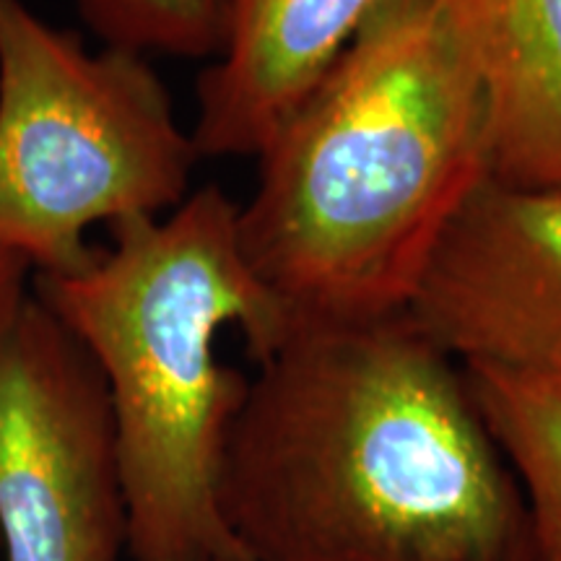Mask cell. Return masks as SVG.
Instances as JSON below:
<instances>
[{"label": "cell", "mask_w": 561, "mask_h": 561, "mask_svg": "<svg viewBox=\"0 0 561 561\" xmlns=\"http://www.w3.org/2000/svg\"><path fill=\"white\" fill-rule=\"evenodd\" d=\"M30 265L0 250V333L30 297Z\"/></svg>", "instance_id": "8fae6325"}, {"label": "cell", "mask_w": 561, "mask_h": 561, "mask_svg": "<svg viewBox=\"0 0 561 561\" xmlns=\"http://www.w3.org/2000/svg\"><path fill=\"white\" fill-rule=\"evenodd\" d=\"M244 255L299 325L409 310L489 178L486 107L453 0H398L257 153Z\"/></svg>", "instance_id": "7a4b0ae2"}, {"label": "cell", "mask_w": 561, "mask_h": 561, "mask_svg": "<svg viewBox=\"0 0 561 561\" xmlns=\"http://www.w3.org/2000/svg\"><path fill=\"white\" fill-rule=\"evenodd\" d=\"M0 553L128 557L107 388L89 351L34 291L0 333Z\"/></svg>", "instance_id": "5b68a950"}, {"label": "cell", "mask_w": 561, "mask_h": 561, "mask_svg": "<svg viewBox=\"0 0 561 561\" xmlns=\"http://www.w3.org/2000/svg\"><path fill=\"white\" fill-rule=\"evenodd\" d=\"M219 473L248 561H536L466 367L409 312L299 325L255 364Z\"/></svg>", "instance_id": "6da1fadb"}, {"label": "cell", "mask_w": 561, "mask_h": 561, "mask_svg": "<svg viewBox=\"0 0 561 561\" xmlns=\"http://www.w3.org/2000/svg\"><path fill=\"white\" fill-rule=\"evenodd\" d=\"M198 161L146 55L89 53L24 0H0V250L70 276L94 257V227L178 208Z\"/></svg>", "instance_id": "277c9868"}, {"label": "cell", "mask_w": 561, "mask_h": 561, "mask_svg": "<svg viewBox=\"0 0 561 561\" xmlns=\"http://www.w3.org/2000/svg\"><path fill=\"white\" fill-rule=\"evenodd\" d=\"M237 216L219 185L198 187L170 214L112 224L81 271L34 276L107 388L133 561H248L219 473L250 377L219 359V333L240 328L257 364L297 322L252 271Z\"/></svg>", "instance_id": "3957f363"}, {"label": "cell", "mask_w": 561, "mask_h": 561, "mask_svg": "<svg viewBox=\"0 0 561 561\" xmlns=\"http://www.w3.org/2000/svg\"><path fill=\"white\" fill-rule=\"evenodd\" d=\"M405 312L462 364L561 369V193L483 180Z\"/></svg>", "instance_id": "8992f818"}, {"label": "cell", "mask_w": 561, "mask_h": 561, "mask_svg": "<svg viewBox=\"0 0 561 561\" xmlns=\"http://www.w3.org/2000/svg\"><path fill=\"white\" fill-rule=\"evenodd\" d=\"M104 45L140 55L214 58L224 37L227 0H76Z\"/></svg>", "instance_id": "30bf717a"}, {"label": "cell", "mask_w": 561, "mask_h": 561, "mask_svg": "<svg viewBox=\"0 0 561 561\" xmlns=\"http://www.w3.org/2000/svg\"><path fill=\"white\" fill-rule=\"evenodd\" d=\"M398 0H227L224 37L198 81L201 159L255 157Z\"/></svg>", "instance_id": "52a82bcc"}, {"label": "cell", "mask_w": 561, "mask_h": 561, "mask_svg": "<svg viewBox=\"0 0 561 561\" xmlns=\"http://www.w3.org/2000/svg\"><path fill=\"white\" fill-rule=\"evenodd\" d=\"M528 502L536 561H561V369L462 364Z\"/></svg>", "instance_id": "9c48e42d"}, {"label": "cell", "mask_w": 561, "mask_h": 561, "mask_svg": "<svg viewBox=\"0 0 561 561\" xmlns=\"http://www.w3.org/2000/svg\"><path fill=\"white\" fill-rule=\"evenodd\" d=\"M486 107L489 178L561 193V0H453Z\"/></svg>", "instance_id": "ba28073f"}]
</instances>
